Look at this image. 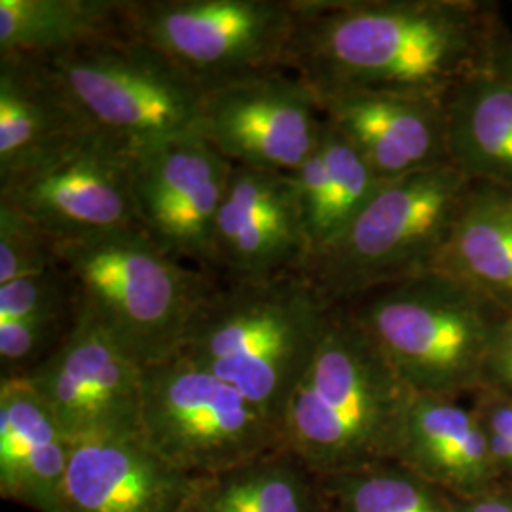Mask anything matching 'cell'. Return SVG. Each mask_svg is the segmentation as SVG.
Instances as JSON below:
<instances>
[{"label": "cell", "instance_id": "obj_1", "mask_svg": "<svg viewBox=\"0 0 512 512\" xmlns=\"http://www.w3.org/2000/svg\"><path fill=\"white\" fill-rule=\"evenodd\" d=\"M289 71L315 90H380L446 99L488 69L495 38L463 0H294Z\"/></svg>", "mask_w": 512, "mask_h": 512}, {"label": "cell", "instance_id": "obj_2", "mask_svg": "<svg viewBox=\"0 0 512 512\" xmlns=\"http://www.w3.org/2000/svg\"><path fill=\"white\" fill-rule=\"evenodd\" d=\"M412 393L349 311L332 308L285 408L283 446L319 476L393 461Z\"/></svg>", "mask_w": 512, "mask_h": 512}, {"label": "cell", "instance_id": "obj_3", "mask_svg": "<svg viewBox=\"0 0 512 512\" xmlns=\"http://www.w3.org/2000/svg\"><path fill=\"white\" fill-rule=\"evenodd\" d=\"M330 311L302 272L219 281L186 329L177 355L234 385L281 431L287 403Z\"/></svg>", "mask_w": 512, "mask_h": 512}, {"label": "cell", "instance_id": "obj_4", "mask_svg": "<svg viewBox=\"0 0 512 512\" xmlns=\"http://www.w3.org/2000/svg\"><path fill=\"white\" fill-rule=\"evenodd\" d=\"M76 308L145 366L177 355L219 279L167 255L139 226L55 241Z\"/></svg>", "mask_w": 512, "mask_h": 512}, {"label": "cell", "instance_id": "obj_5", "mask_svg": "<svg viewBox=\"0 0 512 512\" xmlns=\"http://www.w3.org/2000/svg\"><path fill=\"white\" fill-rule=\"evenodd\" d=\"M416 393L456 397L484 387V368L503 317L458 281L408 277L344 306Z\"/></svg>", "mask_w": 512, "mask_h": 512}, {"label": "cell", "instance_id": "obj_6", "mask_svg": "<svg viewBox=\"0 0 512 512\" xmlns=\"http://www.w3.org/2000/svg\"><path fill=\"white\" fill-rule=\"evenodd\" d=\"M471 181L450 162L382 184L359 217L302 274L330 308L431 272Z\"/></svg>", "mask_w": 512, "mask_h": 512}, {"label": "cell", "instance_id": "obj_7", "mask_svg": "<svg viewBox=\"0 0 512 512\" xmlns=\"http://www.w3.org/2000/svg\"><path fill=\"white\" fill-rule=\"evenodd\" d=\"M42 61L93 131L133 156L200 135L207 92L135 38H114Z\"/></svg>", "mask_w": 512, "mask_h": 512}, {"label": "cell", "instance_id": "obj_8", "mask_svg": "<svg viewBox=\"0 0 512 512\" xmlns=\"http://www.w3.org/2000/svg\"><path fill=\"white\" fill-rule=\"evenodd\" d=\"M294 0H128L126 35L211 92L289 71Z\"/></svg>", "mask_w": 512, "mask_h": 512}, {"label": "cell", "instance_id": "obj_9", "mask_svg": "<svg viewBox=\"0 0 512 512\" xmlns=\"http://www.w3.org/2000/svg\"><path fill=\"white\" fill-rule=\"evenodd\" d=\"M141 435L184 475L200 480L283 448L274 421L183 355L143 368Z\"/></svg>", "mask_w": 512, "mask_h": 512}, {"label": "cell", "instance_id": "obj_10", "mask_svg": "<svg viewBox=\"0 0 512 512\" xmlns=\"http://www.w3.org/2000/svg\"><path fill=\"white\" fill-rule=\"evenodd\" d=\"M135 156L90 131L0 181V203L33 220L54 241L139 226Z\"/></svg>", "mask_w": 512, "mask_h": 512}, {"label": "cell", "instance_id": "obj_11", "mask_svg": "<svg viewBox=\"0 0 512 512\" xmlns=\"http://www.w3.org/2000/svg\"><path fill=\"white\" fill-rule=\"evenodd\" d=\"M325 124L310 84L274 71L207 92L200 135L234 165L289 175L319 148Z\"/></svg>", "mask_w": 512, "mask_h": 512}, {"label": "cell", "instance_id": "obj_12", "mask_svg": "<svg viewBox=\"0 0 512 512\" xmlns=\"http://www.w3.org/2000/svg\"><path fill=\"white\" fill-rule=\"evenodd\" d=\"M25 378L67 439L143 437V366L76 308L73 329Z\"/></svg>", "mask_w": 512, "mask_h": 512}, {"label": "cell", "instance_id": "obj_13", "mask_svg": "<svg viewBox=\"0 0 512 512\" xmlns=\"http://www.w3.org/2000/svg\"><path fill=\"white\" fill-rule=\"evenodd\" d=\"M232 171L234 164L202 135L135 156L139 228L167 255L213 275L217 219Z\"/></svg>", "mask_w": 512, "mask_h": 512}, {"label": "cell", "instance_id": "obj_14", "mask_svg": "<svg viewBox=\"0 0 512 512\" xmlns=\"http://www.w3.org/2000/svg\"><path fill=\"white\" fill-rule=\"evenodd\" d=\"M308 258L293 181L234 165L215 230L213 275L224 283L300 272Z\"/></svg>", "mask_w": 512, "mask_h": 512}, {"label": "cell", "instance_id": "obj_15", "mask_svg": "<svg viewBox=\"0 0 512 512\" xmlns=\"http://www.w3.org/2000/svg\"><path fill=\"white\" fill-rule=\"evenodd\" d=\"M315 95L327 122L382 181L448 162L446 99L380 90H315Z\"/></svg>", "mask_w": 512, "mask_h": 512}, {"label": "cell", "instance_id": "obj_16", "mask_svg": "<svg viewBox=\"0 0 512 512\" xmlns=\"http://www.w3.org/2000/svg\"><path fill=\"white\" fill-rule=\"evenodd\" d=\"M196 480L160 458L143 437L74 440L67 512H183Z\"/></svg>", "mask_w": 512, "mask_h": 512}, {"label": "cell", "instance_id": "obj_17", "mask_svg": "<svg viewBox=\"0 0 512 512\" xmlns=\"http://www.w3.org/2000/svg\"><path fill=\"white\" fill-rule=\"evenodd\" d=\"M393 463L450 497H473L499 486L475 410L456 397L412 393Z\"/></svg>", "mask_w": 512, "mask_h": 512}, {"label": "cell", "instance_id": "obj_18", "mask_svg": "<svg viewBox=\"0 0 512 512\" xmlns=\"http://www.w3.org/2000/svg\"><path fill=\"white\" fill-rule=\"evenodd\" d=\"M71 440L25 378H0V495L37 512H67Z\"/></svg>", "mask_w": 512, "mask_h": 512}, {"label": "cell", "instance_id": "obj_19", "mask_svg": "<svg viewBox=\"0 0 512 512\" xmlns=\"http://www.w3.org/2000/svg\"><path fill=\"white\" fill-rule=\"evenodd\" d=\"M90 131L46 61L0 55V181Z\"/></svg>", "mask_w": 512, "mask_h": 512}, {"label": "cell", "instance_id": "obj_20", "mask_svg": "<svg viewBox=\"0 0 512 512\" xmlns=\"http://www.w3.org/2000/svg\"><path fill=\"white\" fill-rule=\"evenodd\" d=\"M431 272L512 313V186L471 184Z\"/></svg>", "mask_w": 512, "mask_h": 512}, {"label": "cell", "instance_id": "obj_21", "mask_svg": "<svg viewBox=\"0 0 512 512\" xmlns=\"http://www.w3.org/2000/svg\"><path fill=\"white\" fill-rule=\"evenodd\" d=\"M289 175L306 236V264L325 253L387 183L330 122L319 148Z\"/></svg>", "mask_w": 512, "mask_h": 512}, {"label": "cell", "instance_id": "obj_22", "mask_svg": "<svg viewBox=\"0 0 512 512\" xmlns=\"http://www.w3.org/2000/svg\"><path fill=\"white\" fill-rule=\"evenodd\" d=\"M448 162L471 183L512 186V86L490 67L446 97Z\"/></svg>", "mask_w": 512, "mask_h": 512}, {"label": "cell", "instance_id": "obj_23", "mask_svg": "<svg viewBox=\"0 0 512 512\" xmlns=\"http://www.w3.org/2000/svg\"><path fill=\"white\" fill-rule=\"evenodd\" d=\"M128 0H0V55L52 59L126 35Z\"/></svg>", "mask_w": 512, "mask_h": 512}, {"label": "cell", "instance_id": "obj_24", "mask_svg": "<svg viewBox=\"0 0 512 512\" xmlns=\"http://www.w3.org/2000/svg\"><path fill=\"white\" fill-rule=\"evenodd\" d=\"M192 507L198 512H329L321 478L285 446L196 480Z\"/></svg>", "mask_w": 512, "mask_h": 512}, {"label": "cell", "instance_id": "obj_25", "mask_svg": "<svg viewBox=\"0 0 512 512\" xmlns=\"http://www.w3.org/2000/svg\"><path fill=\"white\" fill-rule=\"evenodd\" d=\"M319 478L329 512H452L450 495L393 461Z\"/></svg>", "mask_w": 512, "mask_h": 512}, {"label": "cell", "instance_id": "obj_26", "mask_svg": "<svg viewBox=\"0 0 512 512\" xmlns=\"http://www.w3.org/2000/svg\"><path fill=\"white\" fill-rule=\"evenodd\" d=\"M76 310L0 323L2 378L27 376L73 329Z\"/></svg>", "mask_w": 512, "mask_h": 512}, {"label": "cell", "instance_id": "obj_27", "mask_svg": "<svg viewBox=\"0 0 512 512\" xmlns=\"http://www.w3.org/2000/svg\"><path fill=\"white\" fill-rule=\"evenodd\" d=\"M74 310L73 285L57 262L0 285V323Z\"/></svg>", "mask_w": 512, "mask_h": 512}, {"label": "cell", "instance_id": "obj_28", "mask_svg": "<svg viewBox=\"0 0 512 512\" xmlns=\"http://www.w3.org/2000/svg\"><path fill=\"white\" fill-rule=\"evenodd\" d=\"M55 262L54 239L14 207L0 203V285Z\"/></svg>", "mask_w": 512, "mask_h": 512}, {"label": "cell", "instance_id": "obj_29", "mask_svg": "<svg viewBox=\"0 0 512 512\" xmlns=\"http://www.w3.org/2000/svg\"><path fill=\"white\" fill-rule=\"evenodd\" d=\"M473 410L488 442L499 484L512 486V393L482 387L476 391Z\"/></svg>", "mask_w": 512, "mask_h": 512}, {"label": "cell", "instance_id": "obj_30", "mask_svg": "<svg viewBox=\"0 0 512 512\" xmlns=\"http://www.w3.org/2000/svg\"><path fill=\"white\" fill-rule=\"evenodd\" d=\"M484 387L512 393V313L501 317L484 368Z\"/></svg>", "mask_w": 512, "mask_h": 512}, {"label": "cell", "instance_id": "obj_31", "mask_svg": "<svg viewBox=\"0 0 512 512\" xmlns=\"http://www.w3.org/2000/svg\"><path fill=\"white\" fill-rule=\"evenodd\" d=\"M452 512H512V486L499 484L473 497H450Z\"/></svg>", "mask_w": 512, "mask_h": 512}, {"label": "cell", "instance_id": "obj_32", "mask_svg": "<svg viewBox=\"0 0 512 512\" xmlns=\"http://www.w3.org/2000/svg\"><path fill=\"white\" fill-rule=\"evenodd\" d=\"M488 67L512 86V40H495Z\"/></svg>", "mask_w": 512, "mask_h": 512}, {"label": "cell", "instance_id": "obj_33", "mask_svg": "<svg viewBox=\"0 0 512 512\" xmlns=\"http://www.w3.org/2000/svg\"><path fill=\"white\" fill-rule=\"evenodd\" d=\"M183 512H198V511H196V509H194V507H192V501H190V505H188V507H186V509H184Z\"/></svg>", "mask_w": 512, "mask_h": 512}]
</instances>
